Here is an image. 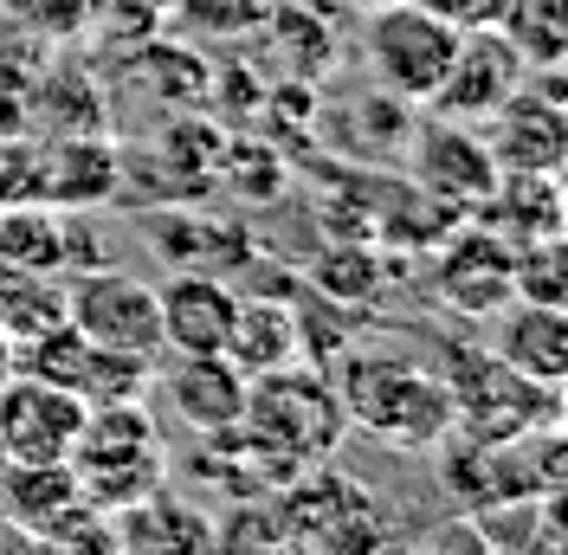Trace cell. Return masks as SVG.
Here are the masks:
<instances>
[{
    "mask_svg": "<svg viewBox=\"0 0 568 555\" xmlns=\"http://www.w3.org/2000/svg\"><path fill=\"white\" fill-rule=\"evenodd\" d=\"M336 394H343L349 426H362V433H375L400 452H426L453 433V387L414 369V362H400V355H355Z\"/></svg>",
    "mask_w": 568,
    "mask_h": 555,
    "instance_id": "cell-1",
    "label": "cell"
},
{
    "mask_svg": "<svg viewBox=\"0 0 568 555\" xmlns=\"http://www.w3.org/2000/svg\"><path fill=\"white\" fill-rule=\"evenodd\" d=\"M240 426L252 433V446L278 452L284 465H317L349 433V414H343V394H336L329 375L278 362L265 375H246V414H240Z\"/></svg>",
    "mask_w": 568,
    "mask_h": 555,
    "instance_id": "cell-2",
    "label": "cell"
},
{
    "mask_svg": "<svg viewBox=\"0 0 568 555\" xmlns=\"http://www.w3.org/2000/svg\"><path fill=\"white\" fill-rule=\"evenodd\" d=\"M65 465L78 472V485L98 511H123L162 485V433L142 401H104L84 414Z\"/></svg>",
    "mask_w": 568,
    "mask_h": 555,
    "instance_id": "cell-3",
    "label": "cell"
},
{
    "mask_svg": "<svg viewBox=\"0 0 568 555\" xmlns=\"http://www.w3.org/2000/svg\"><path fill=\"white\" fill-rule=\"evenodd\" d=\"M368 65L388 84L400 104H433V91L446 84V65L459 52V27H446L420 0H394V7H368Z\"/></svg>",
    "mask_w": 568,
    "mask_h": 555,
    "instance_id": "cell-4",
    "label": "cell"
},
{
    "mask_svg": "<svg viewBox=\"0 0 568 555\" xmlns=\"http://www.w3.org/2000/svg\"><path fill=\"white\" fill-rule=\"evenodd\" d=\"M84 401L71 387L13 369L0 382V458L7 465H65L84 426Z\"/></svg>",
    "mask_w": 568,
    "mask_h": 555,
    "instance_id": "cell-5",
    "label": "cell"
},
{
    "mask_svg": "<svg viewBox=\"0 0 568 555\" xmlns=\"http://www.w3.org/2000/svg\"><path fill=\"white\" fill-rule=\"evenodd\" d=\"M446 387H453V426H465L471 440H517L536 426H556V387L524 382L491 349L465 355V375H453Z\"/></svg>",
    "mask_w": 568,
    "mask_h": 555,
    "instance_id": "cell-6",
    "label": "cell"
},
{
    "mask_svg": "<svg viewBox=\"0 0 568 555\" xmlns=\"http://www.w3.org/2000/svg\"><path fill=\"white\" fill-rule=\"evenodd\" d=\"M485 149H491L497 174H562L568 155V117H562V91H556V71L524 78L491 117H478Z\"/></svg>",
    "mask_w": 568,
    "mask_h": 555,
    "instance_id": "cell-7",
    "label": "cell"
},
{
    "mask_svg": "<svg viewBox=\"0 0 568 555\" xmlns=\"http://www.w3.org/2000/svg\"><path fill=\"white\" fill-rule=\"evenodd\" d=\"M65 323L78 336L123 355H149L162 362V311H155V284H142L130 272H98L65 284Z\"/></svg>",
    "mask_w": 568,
    "mask_h": 555,
    "instance_id": "cell-8",
    "label": "cell"
},
{
    "mask_svg": "<svg viewBox=\"0 0 568 555\" xmlns=\"http://www.w3.org/2000/svg\"><path fill=\"white\" fill-rule=\"evenodd\" d=\"M414 188H420L426 201H439L446 213H471L485 194H491L497 181V162L485 137L459 123V117H433L420 137H414Z\"/></svg>",
    "mask_w": 568,
    "mask_h": 555,
    "instance_id": "cell-9",
    "label": "cell"
},
{
    "mask_svg": "<svg viewBox=\"0 0 568 555\" xmlns=\"http://www.w3.org/2000/svg\"><path fill=\"white\" fill-rule=\"evenodd\" d=\"M524 78H530V65H524V52H517L510 39L497 33V27H471V33H459V52H453V65H446V84L433 91V110H439V117H459V123H478V117H491Z\"/></svg>",
    "mask_w": 568,
    "mask_h": 555,
    "instance_id": "cell-10",
    "label": "cell"
},
{
    "mask_svg": "<svg viewBox=\"0 0 568 555\" xmlns=\"http://www.w3.org/2000/svg\"><path fill=\"white\" fill-rule=\"evenodd\" d=\"M7 517L39 543H78L98 529V504L84 497L71 465H0Z\"/></svg>",
    "mask_w": 568,
    "mask_h": 555,
    "instance_id": "cell-11",
    "label": "cell"
},
{
    "mask_svg": "<svg viewBox=\"0 0 568 555\" xmlns=\"http://www.w3.org/2000/svg\"><path fill=\"white\" fill-rule=\"evenodd\" d=\"M162 311V355H226L240 291L213 272H175L155 291Z\"/></svg>",
    "mask_w": 568,
    "mask_h": 555,
    "instance_id": "cell-12",
    "label": "cell"
},
{
    "mask_svg": "<svg viewBox=\"0 0 568 555\" xmlns=\"http://www.w3.org/2000/svg\"><path fill=\"white\" fill-rule=\"evenodd\" d=\"M491 355L504 369H517L524 382L562 387L568 382V316L562 304H497L491 311Z\"/></svg>",
    "mask_w": 568,
    "mask_h": 555,
    "instance_id": "cell-13",
    "label": "cell"
},
{
    "mask_svg": "<svg viewBox=\"0 0 568 555\" xmlns=\"http://www.w3.org/2000/svg\"><path fill=\"white\" fill-rule=\"evenodd\" d=\"M471 220L510 252L536 240H562V174H497L491 194L471 208Z\"/></svg>",
    "mask_w": 568,
    "mask_h": 555,
    "instance_id": "cell-14",
    "label": "cell"
},
{
    "mask_svg": "<svg viewBox=\"0 0 568 555\" xmlns=\"http://www.w3.org/2000/svg\"><path fill=\"white\" fill-rule=\"evenodd\" d=\"M110 549H123V555H213V523L201 504H187V497L155 485L149 497L116 511Z\"/></svg>",
    "mask_w": 568,
    "mask_h": 555,
    "instance_id": "cell-15",
    "label": "cell"
},
{
    "mask_svg": "<svg viewBox=\"0 0 568 555\" xmlns=\"http://www.w3.org/2000/svg\"><path fill=\"white\" fill-rule=\"evenodd\" d=\"M162 387L175 401V414L207 440V433H233L246 414V375L226 355H175L162 369Z\"/></svg>",
    "mask_w": 568,
    "mask_h": 555,
    "instance_id": "cell-16",
    "label": "cell"
},
{
    "mask_svg": "<svg viewBox=\"0 0 568 555\" xmlns=\"http://www.w3.org/2000/svg\"><path fill=\"white\" fill-rule=\"evenodd\" d=\"M439 297L465 316H491L510 304V245L491 240L485 226H465L459 240L439 252Z\"/></svg>",
    "mask_w": 568,
    "mask_h": 555,
    "instance_id": "cell-17",
    "label": "cell"
},
{
    "mask_svg": "<svg viewBox=\"0 0 568 555\" xmlns=\"http://www.w3.org/2000/svg\"><path fill=\"white\" fill-rule=\"evenodd\" d=\"M297 336H304V323L284 311L278 297L240 304V311H233V336H226V362H233L240 375H265V369H278V362L297 355Z\"/></svg>",
    "mask_w": 568,
    "mask_h": 555,
    "instance_id": "cell-18",
    "label": "cell"
},
{
    "mask_svg": "<svg viewBox=\"0 0 568 555\" xmlns=\"http://www.w3.org/2000/svg\"><path fill=\"white\" fill-rule=\"evenodd\" d=\"M52 323H65V284H52V272H13L0 265V330L7 343H33Z\"/></svg>",
    "mask_w": 568,
    "mask_h": 555,
    "instance_id": "cell-19",
    "label": "cell"
},
{
    "mask_svg": "<svg viewBox=\"0 0 568 555\" xmlns=\"http://www.w3.org/2000/svg\"><path fill=\"white\" fill-rule=\"evenodd\" d=\"M0 265H13V272H59V265H65L59 220L39 213V208L0 213Z\"/></svg>",
    "mask_w": 568,
    "mask_h": 555,
    "instance_id": "cell-20",
    "label": "cell"
},
{
    "mask_svg": "<svg viewBox=\"0 0 568 555\" xmlns=\"http://www.w3.org/2000/svg\"><path fill=\"white\" fill-rule=\"evenodd\" d=\"M510 297H524V304H562L568 297L562 240H536L524 252H510Z\"/></svg>",
    "mask_w": 568,
    "mask_h": 555,
    "instance_id": "cell-21",
    "label": "cell"
},
{
    "mask_svg": "<svg viewBox=\"0 0 568 555\" xmlns=\"http://www.w3.org/2000/svg\"><path fill=\"white\" fill-rule=\"evenodd\" d=\"M7 13H13L20 27H33L39 39H71L84 27L91 0H7Z\"/></svg>",
    "mask_w": 568,
    "mask_h": 555,
    "instance_id": "cell-22",
    "label": "cell"
},
{
    "mask_svg": "<svg viewBox=\"0 0 568 555\" xmlns=\"http://www.w3.org/2000/svg\"><path fill=\"white\" fill-rule=\"evenodd\" d=\"M181 20L207 27L213 39H233L246 33L252 20H265V0H181Z\"/></svg>",
    "mask_w": 568,
    "mask_h": 555,
    "instance_id": "cell-23",
    "label": "cell"
},
{
    "mask_svg": "<svg viewBox=\"0 0 568 555\" xmlns=\"http://www.w3.org/2000/svg\"><path fill=\"white\" fill-rule=\"evenodd\" d=\"M407 555H497V549H491V536H485L478 523L453 517V523H433V529H426Z\"/></svg>",
    "mask_w": 568,
    "mask_h": 555,
    "instance_id": "cell-24",
    "label": "cell"
},
{
    "mask_svg": "<svg viewBox=\"0 0 568 555\" xmlns=\"http://www.w3.org/2000/svg\"><path fill=\"white\" fill-rule=\"evenodd\" d=\"M420 7H433V13H439L446 27H459V33H471V27H497L510 0H420Z\"/></svg>",
    "mask_w": 568,
    "mask_h": 555,
    "instance_id": "cell-25",
    "label": "cell"
},
{
    "mask_svg": "<svg viewBox=\"0 0 568 555\" xmlns=\"http://www.w3.org/2000/svg\"><path fill=\"white\" fill-rule=\"evenodd\" d=\"M13 375V343H7V330H0V382Z\"/></svg>",
    "mask_w": 568,
    "mask_h": 555,
    "instance_id": "cell-26",
    "label": "cell"
},
{
    "mask_svg": "<svg viewBox=\"0 0 568 555\" xmlns=\"http://www.w3.org/2000/svg\"><path fill=\"white\" fill-rule=\"evenodd\" d=\"M362 7H394V0H362Z\"/></svg>",
    "mask_w": 568,
    "mask_h": 555,
    "instance_id": "cell-27",
    "label": "cell"
},
{
    "mask_svg": "<svg viewBox=\"0 0 568 555\" xmlns=\"http://www.w3.org/2000/svg\"><path fill=\"white\" fill-rule=\"evenodd\" d=\"M0 465H7V458H0Z\"/></svg>",
    "mask_w": 568,
    "mask_h": 555,
    "instance_id": "cell-28",
    "label": "cell"
}]
</instances>
